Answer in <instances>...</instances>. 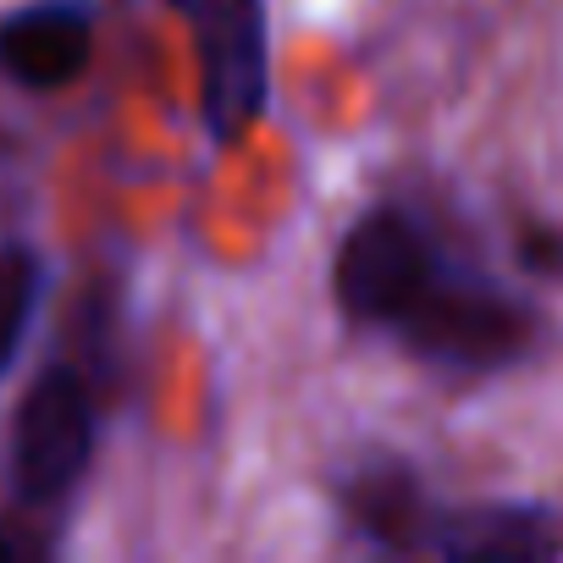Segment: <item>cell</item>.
I'll use <instances>...</instances> for the list:
<instances>
[{
	"mask_svg": "<svg viewBox=\"0 0 563 563\" xmlns=\"http://www.w3.org/2000/svg\"><path fill=\"white\" fill-rule=\"evenodd\" d=\"M519 260H525L530 271H563V238H552V232H530V238L519 243Z\"/></svg>",
	"mask_w": 563,
	"mask_h": 563,
	"instance_id": "obj_9",
	"label": "cell"
},
{
	"mask_svg": "<svg viewBox=\"0 0 563 563\" xmlns=\"http://www.w3.org/2000/svg\"><path fill=\"white\" fill-rule=\"evenodd\" d=\"M437 265L442 254L404 210H371L338 249L332 288H338L343 316L365 327H398L404 310L426 294Z\"/></svg>",
	"mask_w": 563,
	"mask_h": 563,
	"instance_id": "obj_3",
	"label": "cell"
},
{
	"mask_svg": "<svg viewBox=\"0 0 563 563\" xmlns=\"http://www.w3.org/2000/svg\"><path fill=\"white\" fill-rule=\"evenodd\" d=\"M398 338L448 371H503L530 349V310H519L486 276L442 260L426 294L404 310Z\"/></svg>",
	"mask_w": 563,
	"mask_h": 563,
	"instance_id": "obj_1",
	"label": "cell"
},
{
	"mask_svg": "<svg viewBox=\"0 0 563 563\" xmlns=\"http://www.w3.org/2000/svg\"><path fill=\"white\" fill-rule=\"evenodd\" d=\"M431 547L442 558H552L563 547V530L552 525L547 508L486 503V508L437 514Z\"/></svg>",
	"mask_w": 563,
	"mask_h": 563,
	"instance_id": "obj_7",
	"label": "cell"
},
{
	"mask_svg": "<svg viewBox=\"0 0 563 563\" xmlns=\"http://www.w3.org/2000/svg\"><path fill=\"white\" fill-rule=\"evenodd\" d=\"M172 7H177V12H183V18H188V23L199 29L205 18H216L221 7H232V0H172Z\"/></svg>",
	"mask_w": 563,
	"mask_h": 563,
	"instance_id": "obj_10",
	"label": "cell"
},
{
	"mask_svg": "<svg viewBox=\"0 0 563 563\" xmlns=\"http://www.w3.org/2000/svg\"><path fill=\"white\" fill-rule=\"evenodd\" d=\"M95 459V398L73 365H51L18 404L12 492L29 508L62 503Z\"/></svg>",
	"mask_w": 563,
	"mask_h": 563,
	"instance_id": "obj_2",
	"label": "cell"
},
{
	"mask_svg": "<svg viewBox=\"0 0 563 563\" xmlns=\"http://www.w3.org/2000/svg\"><path fill=\"white\" fill-rule=\"evenodd\" d=\"M343 508L349 519L376 541V547H431V530H437V514L426 508V492L415 481V470L404 459H365L349 470L343 481Z\"/></svg>",
	"mask_w": 563,
	"mask_h": 563,
	"instance_id": "obj_6",
	"label": "cell"
},
{
	"mask_svg": "<svg viewBox=\"0 0 563 563\" xmlns=\"http://www.w3.org/2000/svg\"><path fill=\"white\" fill-rule=\"evenodd\" d=\"M194 34L205 73V122L216 139H238L265 106V7L232 0Z\"/></svg>",
	"mask_w": 563,
	"mask_h": 563,
	"instance_id": "obj_4",
	"label": "cell"
},
{
	"mask_svg": "<svg viewBox=\"0 0 563 563\" xmlns=\"http://www.w3.org/2000/svg\"><path fill=\"white\" fill-rule=\"evenodd\" d=\"M18 552H23V541H18L12 530H0V563H12Z\"/></svg>",
	"mask_w": 563,
	"mask_h": 563,
	"instance_id": "obj_11",
	"label": "cell"
},
{
	"mask_svg": "<svg viewBox=\"0 0 563 563\" xmlns=\"http://www.w3.org/2000/svg\"><path fill=\"white\" fill-rule=\"evenodd\" d=\"M95 7L89 0H34L0 18V73L23 89H62L89 67Z\"/></svg>",
	"mask_w": 563,
	"mask_h": 563,
	"instance_id": "obj_5",
	"label": "cell"
},
{
	"mask_svg": "<svg viewBox=\"0 0 563 563\" xmlns=\"http://www.w3.org/2000/svg\"><path fill=\"white\" fill-rule=\"evenodd\" d=\"M40 260L18 243L0 249V376L12 371L18 349H23V332L34 321V305H40Z\"/></svg>",
	"mask_w": 563,
	"mask_h": 563,
	"instance_id": "obj_8",
	"label": "cell"
}]
</instances>
